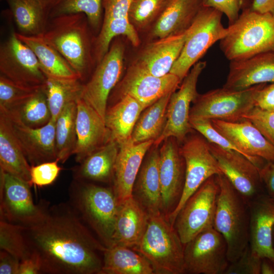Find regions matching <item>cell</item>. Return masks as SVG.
Returning <instances> with one entry per match:
<instances>
[{"instance_id": "cell-43", "label": "cell", "mask_w": 274, "mask_h": 274, "mask_svg": "<svg viewBox=\"0 0 274 274\" xmlns=\"http://www.w3.org/2000/svg\"><path fill=\"white\" fill-rule=\"evenodd\" d=\"M57 160L32 165L30 169V186L42 187L52 184L58 177L62 168Z\"/></svg>"}, {"instance_id": "cell-41", "label": "cell", "mask_w": 274, "mask_h": 274, "mask_svg": "<svg viewBox=\"0 0 274 274\" xmlns=\"http://www.w3.org/2000/svg\"><path fill=\"white\" fill-rule=\"evenodd\" d=\"M169 0H133L129 12L128 19L134 27L145 28L157 19Z\"/></svg>"}, {"instance_id": "cell-13", "label": "cell", "mask_w": 274, "mask_h": 274, "mask_svg": "<svg viewBox=\"0 0 274 274\" xmlns=\"http://www.w3.org/2000/svg\"><path fill=\"white\" fill-rule=\"evenodd\" d=\"M206 64L202 61L195 63L181 82L178 90L172 94L167 107L165 124L160 136L154 141L155 146L171 137L181 143L193 129L190 124V105L198 94L197 83Z\"/></svg>"}, {"instance_id": "cell-9", "label": "cell", "mask_w": 274, "mask_h": 274, "mask_svg": "<svg viewBox=\"0 0 274 274\" xmlns=\"http://www.w3.org/2000/svg\"><path fill=\"white\" fill-rule=\"evenodd\" d=\"M220 186L217 175L208 179L187 200L174 226L185 245L197 234L214 227Z\"/></svg>"}, {"instance_id": "cell-36", "label": "cell", "mask_w": 274, "mask_h": 274, "mask_svg": "<svg viewBox=\"0 0 274 274\" xmlns=\"http://www.w3.org/2000/svg\"><path fill=\"white\" fill-rule=\"evenodd\" d=\"M84 83L80 80H65L46 77L44 88L51 119L56 122L64 108L82 97Z\"/></svg>"}, {"instance_id": "cell-38", "label": "cell", "mask_w": 274, "mask_h": 274, "mask_svg": "<svg viewBox=\"0 0 274 274\" xmlns=\"http://www.w3.org/2000/svg\"><path fill=\"white\" fill-rule=\"evenodd\" d=\"M102 1L58 0L51 12V18L64 15L83 13L87 18L91 30L97 35L103 20Z\"/></svg>"}, {"instance_id": "cell-17", "label": "cell", "mask_w": 274, "mask_h": 274, "mask_svg": "<svg viewBox=\"0 0 274 274\" xmlns=\"http://www.w3.org/2000/svg\"><path fill=\"white\" fill-rule=\"evenodd\" d=\"M208 144L222 174L248 203L265 192L256 165L236 151Z\"/></svg>"}, {"instance_id": "cell-44", "label": "cell", "mask_w": 274, "mask_h": 274, "mask_svg": "<svg viewBox=\"0 0 274 274\" xmlns=\"http://www.w3.org/2000/svg\"><path fill=\"white\" fill-rule=\"evenodd\" d=\"M243 118L252 122L274 146V110H264L254 107Z\"/></svg>"}, {"instance_id": "cell-24", "label": "cell", "mask_w": 274, "mask_h": 274, "mask_svg": "<svg viewBox=\"0 0 274 274\" xmlns=\"http://www.w3.org/2000/svg\"><path fill=\"white\" fill-rule=\"evenodd\" d=\"M268 82L274 83V51L230 61L229 73L223 87L242 90Z\"/></svg>"}, {"instance_id": "cell-37", "label": "cell", "mask_w": 274, "mask_h": 274, "mask_svg": "<svg viewBox=\"0 0 274 274\" xmlns=\"http://www.w3.org/2000/svg\"><path fill=\"white\" fill-rule=\"evenodd\" d=\"M77 101L67 105L56 121V160L61 163H64L71 155H74L76 148Z\"/></svg>"}, {"instance_id": "cell-49", "label": "cell", "mask_w": 274, "mask_h": 274, "mask_svg": "<svg viewBox=\"0 0 274 274\" xmlns=\"http://www.w3.org/2000/svg\"><path fill=\"white\" fill-rule=\"evenodd\" d=\"M259 175L265 192L274 197V160L266 161L259 168Z\"/></svg>"}, {"instance_id": "cell-15", "label": "cell", "mask_w": 274, "mask_h": 274, "mask_svg": "<svg viewBox=\"0 0 274 274\" xmlns=\"http://www.w3.org/2000/svg\"><path fill=\"white\" fill-rule=\"evenodd\" d=\"M1 75L30 87L44 85L46 76L32 50L12 32L0 47Z\"/></svg>"}, {"instance_id": "cell-33", "label": "cell", "mask_w": 274, "mask_h": 274, "mask_svg": "<svg viewBox=\"0 0 274 274\" xmlns=\"http://www.w3.org/2000/svg\"><path fill=\"white\" fill-rule=\"evenodd\" d=\"M30 167L12 131L8 118L0 112L1 169L28 182Z\"/></svg>"}, {"instance_id": "cell-55", "label": "cell", "mask_w": 274, "mask_h": 274, "mask_svg": "<svg viewBox=\"0 0 274 274\" xmlns=\"http://www.w3.org/2000/svg\"></svg>"}, {"instance_id": "cell-19", "label": "cell", "mask_w": 274, "mask_h": 274, "mask_svg": "<svg viewBox=\"0 0 274 274\" xmlns=\"http://www.w3.org/2000/svg\"><path fill=\"white\" fill-rule=\"evenodd\" d=\"M178 143L175 138H169L159 150L162 213L167 218L178 205L185 184V163Z\"/></svg>"}, {"instance_id": "cell-51", "label": "cell", "mask_w": 274, "mask_h": 274, "mask_svg": "<svg viewBox=\"0 0 274 274\" xmlns=\"http://www.w3.org/2000/svg\"><path fill=\"white\" fill-rule=\"evenodd\" d=\"M41 273V267L38 259L33 255L20 261L19 274Z\"/></svg>"}, {"instance_id": "cell-8", "label": "cell", "mask_w": 274, "mask_h": 274, "mask_svg": "<svg viewBox=\"0 0 274 274\" xmlns=\"http://www.w3.org/2000/svg\"><path fill=\"white\" fill-rule=\"evenodd\" d=\"M266 84H258L242 90L223 87L198 94L190 109V120H242L244 116L255 107L257 93Z\"/></svg>"}, {"instance_id": "cell-11", "label": "cell", "mask_w": 274, "mask_h": 274, "mask_svg": "<svg viewBox=\"0 0 274 274\" xmlns=\"http://www.w3.org/2000/svg\"><path fill=\"white\" fill-rule=\"evenodd\" d=\"M180 147L185 163V180L183 193L176 209L167 219L174 225L176 218L187 200L208 179L222 174L212 154L208 141L201 134L186 137Z\"/></svg>"}, {"instance_id": "cell-35", "label": "cell", "mask_w": 274, "mask_h": 274, "mask_svg": "<svg viewBox=\"0 0 274 274\" xmlns=\"http://www.w3.org/2000/svg\"><path fill=\"white\" fill-rule=\"evenodd\" d=\"M173 93L162 96L142 112L131 135L134 144L155 141L160 136L165 124L167 107Z\"/></svg>"}, {"instance_id": "cell-1", "label": "cell", "mask_w": 274, "mask_h": 274, "mask_svg": "<svg viewBox=\"0 0 274 274\" xmlns=\"http://www.w3.org/2000/svg\"><path fill=\"white\" fill-rule=\"evenodd\" d=\"M23 228L41 273L100 274L106 247L70 203L49 205L41 219Z\"/></svg>"}, {"instance_id": "cell-39", "label": "cell", "mask_w": 274, "mask_h": 274, "mask_svg": "<svg viewBox=\"0 0 274 274\" xmlns=\"http://www.w3.org/2000/svg\"><path fill=\"white\" fill-rule=\"evenodd\" d=\"M10 110L24 123L33 128L43 126L51 119L44 85L24 102Z\"/></svg>"}, {"instance_id": "cell-46", "label": "cell", "mask_w": 274, "mask_h": 274, "mask_svg": "<svg viewBox=\"0 0 274 274\" xmlns=\"http://www.w3.org/2000/svg\"><path fill=\"white\" fill-rule=\"evenodd\" d=\"M249 0H203V6L212 8L224 14L228 18L229 25L238 17L240 11L250 7Z\"/></svg>"}, {"instance_id": "cell-40", "label": "cell", "mask_w": 274, "mask_h": 274, "mask_svg": "<svg viewBox=\"0 0 274 274\" xmlns=\"http://www.w3.org/2000/svg\"><path fill=\"white\" fill-rule=\"evenodd\" d=\"M23 226L4 220L0 221V248L21 261L30 254L23 233Z\"/></svg>"}, {"instance_id": "cell-30", "label": "cell", "mask_w": 274, "mask_h": 274, "mask_svg": "<svg viewBox=\"0 0 274 274\" xmlns=\"http://www.w3.org/2000/svg\"><path fill=\"white\" fill-rule=\"evenodd\" d=\"M119 98L116 104L107 108L105 122L111 139L120 145L131 140L136 122L145 109L128 95Z\"/></svg>"}, {"instance_id": "cell-28", "label": "cell", "mask_w": 274, "mask_h": 274, "mask_svg": "<svg viewBox=\"0 0 274 274\" xmlns=\"http://www.w3.org/2000/svg\"><path fill=\"white\" fill-rule=\"evenodd\" d=\"M19 33L39 36L44 33L58 0H5Z\"/></svg>"}, {"instance_id": "cell-52", "label": "cell", "mask_w": 274, "mask_h": 274, "mask_svg": "<svg viewBox=\"0 0 274 274\" xmlns=\"http://www.w3.org/2000/svg\"><path fill=\"white\" fill-rule=\"evenodd\" d=\"M250 8L258 12L274 14V0H253Z\"/></svg>"}, {"instance_id": "cell-34", "label": "cell", "mask_w": 274, "mask_h": 274, "mask_svg": "<svg viewBox=\"0 0 274 274\" xmlns=\"http://www.w3.org/2000/svg\"><path fill=\"white\" fill-rule=\"evenodd\" d=\"M100 274H154L148 260L135 250L127 247L106 248Z\"/></svg>"}, {"instance_id": "cell-22", "label": "cell", "mask_w": 274, "mask_h": 274, "mask_svg": "<svg viewBox=\"0 0 274 274\" xmlns=\"http://www.w3.org/2000/svg\"><path fill=\"white\" fill-rule=\"evenodd\" d=\"M250 211L249 246L261 258L274 261V197L264 193L249 202Z\"/></svg>"}, {"instance_id": "cell-10", "label": "cell", "mask_w": 274, "mask_h": 274, "mask_svg": "<svg viewBox=\"0 0 274 274\" xmlns=\"http://www.w3.org/2000/svg\"><path fill=\"white\" fill-rule=\"evenodd\" d=\"M0 176L1 220L27 226L41 219L50 204H35L27 182L2 169Z\"/></svg>"}, {"instance_id": "cell-31", "label": "cell", "mask_w": 274, "mask_h": 274, "mask_svg": "<svg viewBox=\"0 0 274 274\" xmlns=\"http://www.w3.org/2000/svg\"><path fill=\"white\" fill-rule=\"evenodd\" d=\"M18 38L36 55L46 77L59 80H80L78 75L64 58L42 36H27L16 32Z\"/></svg>"}, {"instance_id": "cell-54", "label": "cell", "mask_w": 274, "mask_h": 274, "mask_svg": "<svg viewBox=\"0 0 274 274\" xmlns=\"http://www.w3.org/2000/svg\"><path fill=\"white\" fill-rule=\"evenodd\" d=\"M272 238H273V241L274 243V227L273 228V231H272Z\"/></svg>"}, {"instance_id": "cell-53", "label": "cell", "mask_w": 274, "mask_h": 274, "mask_svg": "<svg viewBox=\"0 0 274 274\" xmlns=\"http://www.w3.org/2000/svg\"><path fill=\"white\" fill-rule=\"evenodd\" d=\"M260 274H274V261L268 258H262Z\"/></svg>"}, {"instance_id": "cell-32", "label": "cell", "mask_w": 274, "mask_h": 274, "mask_svg": "<svg viewBox=\"0 0 274 274\" xmlns=\"http://www.w3.org/2000/svg\"><path fill=\"white\" fill-rule=\"evenodd\" d=\"M119 144L111 139L92 152L74 170L75 179L108 182L113 179Z\"/></svg>"}, {"instance_id": "cell-50", "label": "cell", "mask_w": 274, "mask_h": 274, "mask_svg": "<svg viewBox=\"0 0 274 274\" xmlns=\"http://www.w3.org/2000/svg\"><path fill=\"white\" fill-rule=\"evenodd\" d=\"M20 261L8 253L1 250L0 274H19Z\"/></svg>"}, {"instance_id": "cell-16", "label": "cell", "mask_w": 274, "mask_h": 274, "mask_svg": "<svg viewBox=\"0 0 274 274\" xmlns=\"http://www.w3.org/2000/svg\"><path fill=\"white\" fill-rule=\"evenodd\" d=\"M8 119L12 131L31 166L57 159L55 124L52 119L46 125L33 128L24 123L10 110L0 109Z\"/></svg>"}, {"instance_id": "cell-14", "label": "cell", "mask_w": 274, "mask_h": 274, "mask_svg": "<svg viewBox=\"0 0 274 274\" xmlns=\"http://www.w3.org/2000/svg\"><path fill=\"white\" fill-rule=\"evenodd\" d=\"M124 52V46L120 42H112L107 53L84 83L82 98L104 121L110 93L122 73Z\"/></svg>"}, {"instance_id": "cell-27", "label": "cell", "mask_w": 274, "mask_h": 274, "mask_svg": "<svg viewBox=\"0 0 274 274\" xmlns=\"http://www.w3.org/2000/svg\"><path fill=\"white\" fill-rule=\"evenodd\" d=\"M149 218L147 213L132 196L120 202L112 246L117 245L135 249L145 233Z\"/></svg>"}, {"instance_id": "cell-42", "label": "cell", "mask_w": 274, "mask_h": 274, "mask_svg": "<svg viewBox=\"0 0 274 274\" xmlns=\"http://www.w3.org/2000/svg\"><path fill=\"white\" fill-rule=\"evenodd\" d=\"M42 87L22 86L1 75L0 109L10 110L18 107L31 97Z\"/></svg>"}, {"instance_id": "cell-47", "label": "cell", "mask_w": 274, "mask_h": 274, "mask_svg": "<svg viewBox=\"0 0 274 274\" xmlns=\"http://www.w3.org/2000/svg\"><path fill=\"white\" fill-rule=\"evenodd\" d=\"M133 0H103V23L128 18V12Z\"/></svg>"}, {"instance_id": "cell-26", "label": "cell", "mask_w": 274, "mask_h": 274, "mask_svg": "<svg viewBox=\"0 0 274 274\" xmlns=\"http://www.w3.org/2000/svg\"><path fill=\"white\" fill-rule=\"evenodd\" d=\"M185 31L148 44L134 62L154 76L162 77L169 74L181 53Z\"/></svg>"}, {"instance_id": "cell-21", "label": "cell", "mask_w": 274, "mask_h": 274, "mask_svg": "<svg viewBox=\"0 0 274 274\" xmlns=\"http://www.w3.org/2000/svg\"><path fill=\"white\" fill-rule=\"evenodd\" d=\"M77 143L74 153L80 163L92 152L111 140L105 121L82 97L77 101Z\"/></svg>"}, {"instance_id": "cell-4", "label": "cell", "mask_w": 274, "mask_h": 274, "mask_svg": "<svg viewBox=\"0 0 274 274\" xmlns=\"http://www.w3.org/2000/svg\"><path fill=\"white\" fill-rule=\"evenodd\" d=\"M220 190L214 227L224 237L230 262L236 260L249 245V204L222 174L217 175Z\"/></svg>"}, {"instance_id": "cell-2", "label": "cell", "mask_w": 274, "mask_h": 274, "mask_svg": "<svg viewBox=\"0 0 274 274\" xmlns=\"http://www.w3.org/2000/svg\"><path fill=\"white\" fill-rule=\"evenodd\" d=\"M91 27L86 15L75 13L50 19L42 36L67 61L83 83L96 66Z\"/></svg>"}, {"instance_id": "cell-3", "label": "cell", "mask_w": 274, "mask_h": 274, "mask_svg": "<svg viewBox=\"0 0 274 274\" xmlns=\"http://www.w3.org/2000/svg\"><path fill=\"white\" fill-rule=\"evenodd\" d=\"M227 28L219 46L230 61L274 51V14L258 12L248 7Z\"/></svg>"}, {"instance_id": "cell-25", "label": "cell", "mask_w": 274, "mask_h": 274, "mask_svg": "<svg viewBox=\"0 0 274 274\" xmlns=\"http://www.w3.org/2000/svg\"><path fill=\"white\" fill-rule=\"evenodd\" d=\"M159 150H152L143 161L134 182L132 196L149 217L162 213L159 169Z\"/></svg>"}, {"instance_id": "cell-20", "label": "cell", "mask_w": 274, "mask_h": 274, "mask_svg": "<svg viewBox=\"0 0 274 274\" xmlns=\"http://www.w3.org/2000/svg\"><path fill=\"white\" fill-rule=\"evenodd\" d=\"M214 128L235 146L241 154L259 169L274 160V146L250 121L235 122L212 120Z\"/></svg>"}, {"instance_id": "cell-23", "label": "cell", "mask_w": 274, "mask_h": 274, "mask_svg": "<svg viewBox=\"0 0 274 274\" xmlns=\"http://www.w3.org/2000/svg\"><path fill=\"white\" fill-rule=\"evenodd\" d=\"M154 141L134 144L131 140L119 145L112 187L119 203L132 196L133 187L146 153Z\"/></svg>"}, {"instance_id": "cell-6", "label": "cell", "mask_w": 274, "mask_h": 274, "mask_svg": "<svg viewBox=\"0 0 274 274\" xmlns=\"http://www.w3.org/2000/svg\"><path fill=\"white\" fill-rule=\"evenodd\" d=\"M184 244L162 214L150 216L145 233L134 250L151 264L154 274H183Z\"/></svg>"}, {"instance_id": "cell-7", "label": "cell", "mask_w": 274, "mask_h": 274, "mask_svg": "<svg viewBox=\"0 0 274 274\" xmlns=\"http://www.w3.org/2000/svg\"><path fill=\"white\" fill-rule=\"evenodd\" d=\"M222 13L216 9L202 7L185 31L181 53L169 73L182 82L208 49L226 35L228 28L222 23Z\"/></svg>"}, {"instance_id": "cell-12", "label": "cell", "mask_w": 274, "mask_h": 274, "mask_svg": "<svg viewBox=\"0 0 274 274\" xmlns=\"http://www.w3.org/2000/svg\"><path fill=\"white\" fill-rule=\"evenodd\" d=\"M229 263L226 242L214 227L184 245V273L224 274Z\"/></svg>"}, {"instance_id": "cell-5", "label": "cell", "mask_w": 274, "mask_h": 274, "mask_svg": "<svg viewBox=\"0 0 274 274\" xmlns=\"http://www.w3.org/2000/svg\"><path fill=\"white\" fill-rule=\"evenodd\" d=\"M70 204L106 247L112 246L119 202L112 188L75 180Z\"/></svg>"}, {"instance_id": "cell-45", "label": "cell", "mask_w": 274, "mask_h": 274, "mask_svg": "<svg viewBox=\"0 0 274 274\" xmlns=\"http://www.w3.org/2000/svg\"><path fill=\"white\" fill-rule=\"evenodd\" d=\"M261 260L249 245L236 260L229 263L224 274H260Z\"/></svg>"}, {"instance_id": "cell-18", "label": "cell", "mask_w": 274, "mask_h": 274, "mask_svg": "<svg viewBox=\"0 0 274 274\" xmlns=\"http://www.w3.org/2000/svg\"><path fill=\"white\" fill-rule=\"evenodd\" d=\"M181 83L173 74L157 77L134 62L119 84L117 95L119 98L125 95L132 97L145 109L165 95L175 92Z\"/></svg>"}, {"instance_id": "cell-48", "label": "cell", "mask_w": 274, "mask_h": 274, "mask_svg": "<svg viewBox=\"0 0 274 274\" xmlns=\"http://www.w3.org/2000/svg\"><path fill=\"white\" fill-rule=\"evenodd\" d=\"M255 107L264 110H274V83L265 85L258 91Z\"/></svg>"}, {"instance_id": "cell-29", "label": "cell", "mask_w": 274, "mask_h": 274, "mask_svg": "<svg viewBox=\"0 0 274 274\" xmlns=\"http://www.w3.org/2000/svg\"><path fill=\"white\" fill-rule=\"evenodd\" d=\"M203 0H169L156 19L152 36L161 39L185 32L203 7Z\"/></svg>"}]
</instances>
